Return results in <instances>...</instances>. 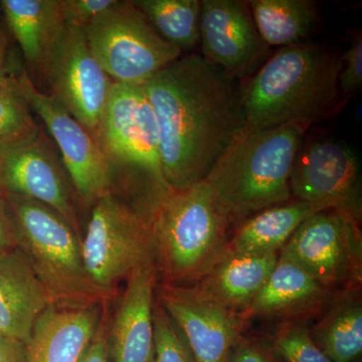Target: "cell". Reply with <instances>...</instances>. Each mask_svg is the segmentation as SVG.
<instances>
[{"instance_id":"2e32d148","label":"cell","mask_w":362,"mask_h":362,"mask_svg":"<svg viewBox=\"0 0 362 362\" xmlns=\"http://www.w3.org/2000/svg\"><path fill=\"white\" fill-rule=\"evenodd\" d=\"M335 293L295 262L279 255L265 284L239 313L246 322L267 318L306 323L324 310Z\"/></svg>"},{"instance_id":"d4e9b609","label":"cell","mask_w":362,"mask_h":362,"mask_svg":"<svg viewBox=\"0 0 362 362\" xmlns=\"http://www.w3.org/2000/svg\"><path fill=\"white\" fill-rule=\"evenodd\" d=\"M162 39L182 51L201 42V0H132Z\"/></svg>"},{"instance_id":"ba28073f","label":"cell","mask_w":362,"mask_h":362,"mask_svg":"<svg viewBox=\"0 0 362 362\" xmlns=\"http://www.w3.org/2000/svg\"><path fill=\"white\" fill-rule=\"evenodd\" d=\"M92 56L113 82L143 86L181 57L132 1H117L84 28Z\"/></svg>"},{"instance_id":"83f0119b","label":"cell","mask_w":362,"mask_h":362,"mask_svg":"<svg viewBox=\"0 0 362 362\" xmlns=\"http://www.w3.org/2000/svg\"><path fill=\"white\" fill-rule=\"evenodd\" d=\"M153 362H194L180 331L156 297L153 307Z\"/></svg>"},{"instance_id":"7c38bea8","label":"cell","mask_w":362,"mask_h":362,"mask_svg":"<svg viewBox=\"0 0 362 362\" xmlns=\"http://www.w3.org/2000/svg\"><path fill=\"white\" fill-rule=\"evenodd\" d=\"M361 162L346 143L316 139L303 143L290 176L295 201L309 202L362 221Z\"/></svg>"},{"instance_id":"5bb4252c","label":"cell","mask_w":362,"mask_h":362,"mask_svg":"<svg viewBox=\"0 0 362 362\" xmlns=\"http://www.w3.org/2000/svg\"><path fill=\"white\" fill-rule=\"evenodd\" d=\"M156 297L180 331L194 362H228L245 337L247 322L239 312L202 297L192 286L157 283Z\"/></svg>"},{"instance_id":"7a4b0ae2","label":"cell","mask_w":362,"mask_h":362,"mask_svg":"<svg viewBox=\"0 0 362 362\" xmlns=\"http://www.w3.org/2000/svg\"><path fill=\"white\" fill-rule=\"evenodd\" d=\"M341 56L318 44L281 47L240 83L244 129L312 124L334 110Z\"/></svg>"},{"instance_id":"d6986e66","label":"cell","mask_w":362,"mask_h":362,"mask_svg":"<svg viewBox=\"0 0 362 362\" xmlns=\"http://www.w3.org/2000/svg\"><path fill=\"white\" fill-rule=\"evenodd\" d=\"M51 300L20 249L0 255V334L28 342Z\"/></svg>"},{"instance_id":"4fadbf2b","label":"cell","mask_w":362,"mask_h":362,"mask_svg":"<svg viewBox=\"0 0 362 362\" xmlns=\"http://www.w3.org/2000/svg\"><path fill=\"white\" fill-rule=\"evenodd\" d=\"M0 192L51 207L82 240L77 194L59 154L42 128L30 142L0 153Z\"/></svg>"},{"instance_id":"30bf717a","label":"cell","mask_w":362,"mask_h":362,"mask_svg":"<svg viewBox=\"0 0 362 362\" xmlns=\"http://www.w3.org/2000/svg\"><path fill=\"white\" fill-rule=\"evenodd\" d=\"M16 83L56 143L78 202L93 206L104 195L118 194L115 173L94 135L54 98L37 89L25 71Z\"/></svg>"},{"instance_id":"ac0fdd59","label":"cell","mask_w":362,"mask_h":362,"mask_svg":"<svg viewBox=\"0 0 362 362\" xmlns=\"http://www.w3.org/2000/svg\"><path fill=\"white\" fill-rule=\"evenodd\" d=\"M106 304L84 308L51 305L37 318L26 342L28 362H80L96 333Z\"/></svg>"},{"instance_id":"4dcf8cb0","label":"cell","mask_w":362,"mask_h":362,"mask_svg":"<svg viewBox=\"0 0 362 362\" xmlns=\"http://www.w3.org/2000/svg\"><path fill=\"white\" fill-rule=\"evenodd\" d=\"M228 362H282L270 343L244 337L233 347Z\"/></svg>"},{"instance_id":"44dd1931","label":"cell","mask_w":362,"mask_h":362,"mask_svg":"<svg viewBox=\"0 0 362 362\" xmlns=\"http://www.w3.org/2000/svg\"><path fill=\"white\" fill-rule=\"evenodd\" d=\"M324 206L290 201L252 214L237 226L228 240V254H279L297 228Z\"/></svg>"},{"instance_id":"5b68a950","label":"cell","mask_w":362,"mask_h":362,"mask_svg":"<svg viewBox=\"0 0 362 362\" xmlns=\"http://www.w3.org/2000/svg\"><path fill=\"white\" fill-rule=\"evenodd\" d=\"M16 233L18 247L25 255L49 295L61 308H84L106 304L85 268L81 238L56 211L26 197L4 194Z\"/></svg>"},{"instance_id":"6da1fadb","label":"cell","mask_w":362,"mask_h":362,"mask_svg":"<svg viewBox=\"0 0 362 362\" xmlns=\"http://www.w3.org/2000/svg\"><path fill=\"white\" fill-rule=\"evenodd\" d=\"M142 87L156 115L168 187L183 189L206 180L244 129L239 81L201 54H189Z\"/></svg>"},{"instance_id":"1f68e13d","label":"cell","mask_w":362,"mask_h":362,"mask_svg":"<svg viewBox=\"0 0 362 362\" xmlns=\"http://www.w3.org/2000/svg\"><path fill=\"white\" fill-rule=\"evenodd\" d=\"M109 322L105 308L96 333L80 362H111L108 343Z\"/></svg>"},{"instance_id":"f546056e","label":"cell","mask_w":362,"mask_h":362,"mask_svg":"<svg viewBox=\"0 0 362 362\" xmlns=\"http://www.w3.org/2000/svg\"><path fill=\"white\" fill-rule=\"evenodd\" d=\"M342 68L338 87L343 94L350 95L362 87V39L356 35L349 49L341 56Z\"/></svg>"},{"instance_id":"e0dca14e","label":"cell","mask_w":362,"mask_h":362,"mask_svg":"<svg viewBox=\"0 0 362 362\" xmlns=\"http://www.w3.org/2000/svg\"><path fill=\"white\" fill-rule=\"evenodd\" d=\"M158 277L156 264L134 272L126 281L113 320L109 322L111 362H153V307Z\"/></svg>"},{"instance_id":"52a82bcc","label":"cell","mask_w":362,"mask_h":362,"mask_svg":"<svg viewBox=\"0 0 362 362\" xmlns=\"http://www.w3.org/2000/svg\"><path fill=\"white\" fill-rule=\"evenodd\" d=\"M92 206L81 250L90 280L110 299L134 272L156 264L148 214L120 194Z\"/></svg>"},{"instance_id":"7402d4cb","label":"cell","mask_w":362,"mask_h":362,"mask_svg":"<svg viewBox=\"0 0 362 362\" xmlns=\"http://www.w3.org/2000/svg\"><path fill=\"white\" fill-rule=\"evenodd\" d=\"M308 329L311 339L331 362H361V288L335 293Z\"/></svg>"},{"instance_id":"9c48e42d","label":"cell","mask_w":362,"mask_h":362,"mask_svg":"<svg viewBox=\"0 0 362 362\" xmlns=\"http://www.w3.org/2000/svg\"><path fill=\"white\" fill-rule=\"evenodd\" d=\"M359 226L341 211H320L297 228L279 255L295 262L332 291L361 288Z\"/></svg>"},{"instance_id":"d6a6232c","label":"cell","mask_w":362,"mask_h":362,"mask_svg":"<svg viewBox=\"0 0 362 362\" xmlns=\"http://www.w3.org/2000/svg\"><path fill=\"white\" fill-rule=\"evenodd\" d=\"M18 249L13 221L4 195L0 192V255Z\"/></svg>"},{"instance_id":"4316f807","label":"cell","mask_w":362,"mask_h":362,"mask_svg":"<svg viewBox=\"0 0 362 362\" xmlns=\"http://www.w3.org/2000/svg\"><path fill=\"white\" fill-rule=\"evenodd\" d=\"M308 324L283 322L272 337V349L282 362H331L309 335Z\"/></svg>"},{"instance_id":"e575fe53","label":"cell","mask_w":362,"mask_h":362,"mask_svg":"<svg viewBox=\"0 0 362 362\" xmlns=\"http://www.w3.org/2000/svg\"><path fill=\"white\" fill-rule=\"evenodd\" d=\"M4 33L0 30V89L11 87L16 83V77L11 76L7 68V45Z\"/></svg>"},{"instance_id":"cb8c5ba5","label":"cell","mask_w":362,"mask_h":362,"mask_svg":"<svg viewBox=\"0 0 362 362\" xmlns=\"http://www.w3.org/2000/svg\"><path fill=\"white\" fill-rule=\"evenodd\" d=\"M255 26L267 47L303 44L319 20L313 0H250Z\"/></svg>"},{"instance_id":"836d02e7","label":"cell","mask_w":362,"mask_h":362,"mask_svg":"<svg viewBox=\"0 0 362 362\" xmlns=\"http://www.w3.org/2000/svg\"><path fill=\"white\" fill-rule=\"evenodd\" d=\"M0 362H28L26 343L0 334Z\"/></svg>"},{"instance_id":"484cf974","label":"cell","mask_w":362,"mask_h":362,"mask_svg":"<svg viewBox=\"0 0 362 362\" xmlns=\"http://www.w3.org/2000/svg\"><path fill=\"white\" fill-rule=\"evenodd\" d=\"M40 129L18 83L0 89V153L30 142Z\"/></svg>"},{"instance_id":"f1b7e54d","label":"cell","mask_w":362,"mask_h":362,"mask_svg":"<svg viewBox=\"0 0 362 362\" xmlns=\"http://www.w3.org/2000/svg\"><path fill=\"white\" fill-rule=\"evenodd\" d=\"M117 0H61L66 25L84 30L98 16L115 4Z\"/></svg>"},{"instance_id":"9a60e30c","label":"cell","mask_w":362,"mask_h":362,"mask_svg":"<svg viewBox=\"0 0 362 362\" xmlns=\"http://www.w3.org/2000/svg\"><path fill=\"white\" fill-rule=\"evenodd\" d=\"M202 58L235 80L251 76L265 59L268 47L252 21L247 2L202 0Z\"/></svg>"},{"instance_id":"8992f818","label":"cell","mask_w":362,"mask_h":362,"mask_svg":"<svg viewBox=\"0 0 362 362\" xmlns=\"http://www.w3.org/2000/svg\"><path fill=\"white\" fill-rule=\"evenodd\" d=\"M96 139L115 173L118 194L121 187L141 182L152 204L171 190L162 173L156 115L142 86L114 82Z\"/></svg>"},{"instance_id":"ffe728a7","label":"cell","mask_w":362,"mask_h":362,"mask_svg":"<svg viewBox=\"0 0 362 362\" xmlns=\"http://www.w3.org/2000/svg\"><path fill=\"white\" fill-rule=\"evenodd\" d=\"M279 254H228L199 282L192 285L202 297L230 310L240 312L262 289Z\"/></svg>"},{"instance_id":"277c9868","label":"cell","mask_w":362,"mask_h":362,"mask_svg":"<svg viewBox=\"0 0 362 362\" xmlns=\"http://www.w3.org/2000/svg\"><path fill=\"white\" fill-rule=\"evenodd\" d=\"M308 128L283 125L243 130L206 176L230 226L291 201L290 176Z\"/></svg>"},{"instance_id":"3957f363","label":"cell","mask_w":362,"mask_h":362,"mask_svg":"<svg viewBox=\"0 0 362 362\" xmlns=\"http://www.w3.org/2000/svg\"><path fill=\"white\" fill-rule=\"evenodd\" d=\"M147 214L160 283L194 285L228 256L232 226L206 180L169 190Z\"/></svg>"},{"instance_id":"8fae6325","label":"cell","mask_w":362,"mask_h":362,"mask_svg":"<svg viewBox=\"0 0 362 362\" xmlns=\"http://www.w3.org/2000/svg\"><path fill=\"white\" fill-rule=\"evenodd\" d=\"M39 75L49 96L96 138L114 82L90 54L82 28L64 26Z\"/></svg>"},{"instance_id":"603a6c76","label":"cell","mask_w":362,"mask_h":362,"mask_svg":"<svg viewBox=\"0 0 362 362\" xmlns=\"http://www.w3.org/2000/svg\"><path fill=\"white\" fill-rule=\"evenodd\" d=\"M0 6L26 63L40 74L66 25L61 0H2Z\"/></svg>"}]
</instances>
